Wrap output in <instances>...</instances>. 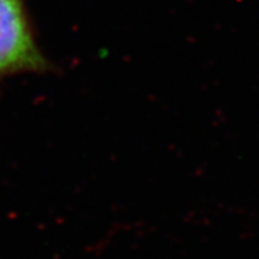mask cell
<instances>
[{"label": "cell", "instance_id": "obj_1", "mask_svg": "<svg viewBox=\"0 0 259 259\" xmlns=\"http://www.w3.org/2000/svg\"><path fill=\"white\" fill-rule=\"evenodd\" d=\"M45 69L47 61L33 40L23 0H0V79Z\"/></svg>", "mask_w": 259, "mask_h": 259}]
</instances>
